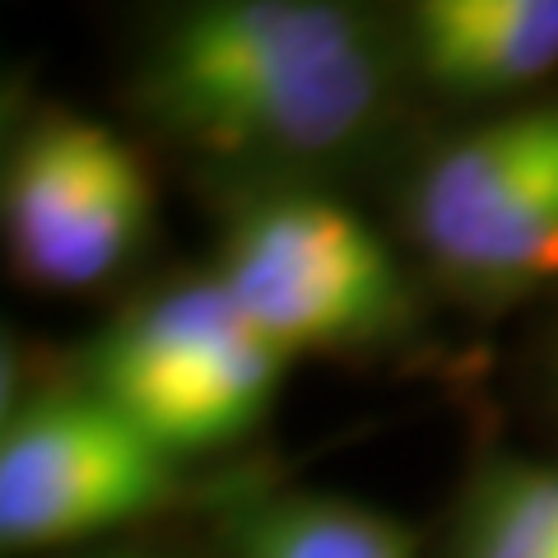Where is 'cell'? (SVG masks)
Listing matches in <instances>:
<instances>
[{"label": "cell", "instance_id": "5b68a950", "mask_svg": "<svg viewBox=\"0 0 558 558\" xmlns=\"http://www.w3.org/2000/svg\"><path fill=\"white\" fill-rule=\"evenodd\" d=\"M373 38L368 20L330 0H219L178 14L154 43L145 98L172 131L201 140L270 84Z\"/></svg>", "mask_w": 558, "mask_h": 558}, {"label": "cell", "instance_id": "7a4b0ae2", "mask_svg": "<svg viewBox=\"0 0 558 558\" xmlns=\"http://www.w3.org/2000/svg\"><path fill=\"white\" fill-rule=\"evenodd\" d=\"M215 279L284 359L381 336L405 312L381 238L326 196H275L247 209Z\"/></svg>", "mask_w": 558, "mask_h": 558}, {"label": "cell", "instance_id": "277c9868", "mask_svg": "<svg viewBox=\"0 0 558 558\" xmlns=\"http://www.w3.org/2000/svg\"><path fill=\"white\" fill-rule=\"evenodd\" d=\"M149 223V182L117 131L84 117H43L5 168V233L28 279L94 284L135 252Z\"/></svg>", "mask_w": 558, "mask_h": 558}, {"label": "cell", "instance_id": "6da1fadb", "mask_svg": "<svg viewBox=\"0 0 558 558\" xmlns=\"http://www.w3.org/2000/svg\"><path fill=\"white\" fill-rule=\"evenodd\" d=\"M284 354L219 279L131 312L94 359V391L168 457L242 438L266 414Z\"/></svg>", "mask_w": 558, "mask_h": 558}, {"label": "cell", "instance_id": "52a82bcc", "mask_svg": "<svg viewBox=\"0 0 558 558\" xmlns=\"http://www.w3.org/2000/svg\"><path fill=\"white\" fill-rule=\"evenodd\" d=\"M558 154V102L512 112L484 131H470L428 163L414 191V229L447 260Z\"/></svg>", "mask_w": 558, "mask_h": 558}, {"label": "cell", "instance_id": "9c48e42d", "mask_svg": "<svg viewBox=\"0 0 558 558\" xmlns=\"http://www.w3.org/2000/svg\"><path fill=\"white\" fill-rule=\"evenodd\" d=\"M447 266L480 284H526L558 275V154Z\"/></svg>", "mask_w": 558, "mask_h": 558}, {"label": "cell", "instance_id": "8fae6325", "mask_svg": "<svg viewBox=\"0 0 558 558\" xmlns=\"http://www.w3.org/2000/svg\"><path fill=\"white\" fill-rule=\"evenodd\" d=\"M465 558H512V554H488V549H465Z\"/></svg>", "mask_w": 558, "mask_h": 558}, {"label": "cell", "instance_id": "ba28073f", "mask_svg": "<svg viewBox=\"0 0 558 558\" xmlns=\"http://www.w3.org/2000/svg\"><path fill=\"white\" fill-rule=\"evenodd\" d=\"M242 558H414V545L391 517L354 502L289 498L247 526Z\"/></svg>", "mask_w": 558, "mask_h": 558}, {"label": "cell", "instance_id": "3957f363", "mask_svg": "<svg viewBox=\"0 0 558 558\" xmlns=\"http://www.w3.org/2000/svg\"><path fill=\"white\" fill-rule=\"evenodd\" d=\"M172 494V457L98 391L47 396L0 433L5 549L65 545L154 512Z\"/></svg>", "mask_w": 558, "mask_h": 558}, {"label": "cell", "instance_id": "8992f818", "mask_svg": "<svg viewBox=\"0 0 558 558\" xmlns=\"http://www.w3.org/2000/svg\"><path fill=\"white\" fill-rule=\"evenodd\" d=\"M410 47L451 94L521 89L558 65V0H424Z\"/></svg>", "mask_w": 558, "mask_h": 558}, {"label": "cell", "instance_id": "30bf717a", "mask_svg": "<svg viewBox=\"0 0 558 558\" xmlns=\"http://www.w3.org/2000/svg\"><path fill=\"white\" fill-rule=\"evenodd\" d=\"M465 549L558 558V470H494L470 508Z\"/></svg>", "mask_w": 558, "mask_h": 558}]
</instances>
